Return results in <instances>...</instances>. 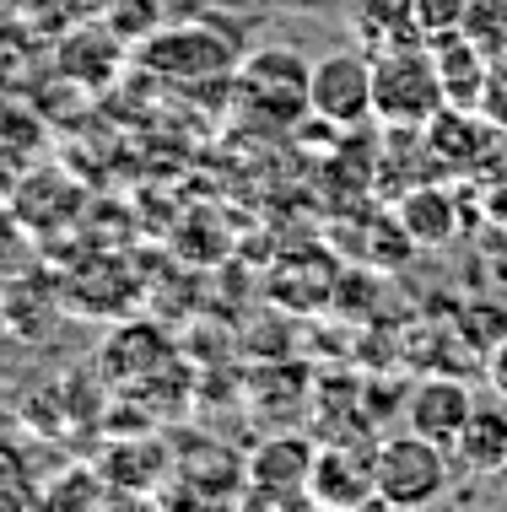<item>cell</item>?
<instances>
[{
	"label": "cell",
	"mask_w": 507,
	"mask_h": 512,
	"mask_svg": "<svg viewBox=\"0 0 507 512\" xmlns=\"http://www.w3.org/2000/svg\"><path fill=\"white\" fill-rule=\"evenodd\" d=\"M464 38H470L475 49H486L491 60H502L507 54V0H470Z\"/></svg>",
	"instance_id": "obj_12"
},
{
	"label": "cell",
	"mask_w": 507,
	"mask_h": 512,
	"mask_svg": "<svg viewBox=\"0 0 507 512\" xmlns=\"http://www.w3.org/2000/svg\"><path fill=\"white\" fill-rule=\"evenodd\" d=\"M400 227H405L410 243H448L459 227L454 200H448L443 189H410L400 200Z\"/></svg>",
	"instance_id": "obj_11"
},
{
	"label": "cell",
	"mask_w": 507,
	"mask_h": 512,
	"mask_svg": "<svg viewBox=\"0 0 507 512\" xmlns=\"http://www.w3.org/2000/svg\"><path fill=\"white\" fill-rule=\"evenodd\" d=\"M486 108L497 119H507V54H502V60H491V98H486Z\"/></svg>",
	"instance_id": "obj_14"
},
{
	"label": "cell",
	"mask_w": 507,
	"mask_h": 512,
	"mask_svg": "<svg viewBox=\"0 0 507 512\" xmlns=\"http://www.w3.org/2000/svg\"><path fill=\"white\" fill-rule=\"evenodd\" d=\"M448 108L432 44H400L373 54V119L394 135H421Z\"/></svg>",
	"instance_id": "obj_1"
},
{
	"label": "cell",
	"mask_w": 507,
	"mask_h": 512,
	"mask_svg": "<svg viewBox=\"0 0 507 512\" xmlns=\"http://www.w3.org/2000/svg\"><path fill=\"white\" fill-rule=\"evenodd\" d=\"M373 475H378V502L383 507H432L448 496V480H454V464H448V448L421 432H400L383 437L373 448Z\"/></svg>",
	"instance_id": "obj_2"
},
{
	"label": "cell",
	"mask_w": 507,
	"mask_h": 512,
	"mask_svg": "<svg viewBox=\"0 0 507 512\" xmlns=\"http://www.w3.org/2000/svg\"><path fill=\"white\" fill-rule=\"evenodd\" d=\"M464 17H470V0H416V22L427 44L464 33Z\"/></svg>",
	"instance_id": "obj_13"
},
{
	"label": "cell",
	"mask_w": 507,
	"mask_h": 512,
	"mask_svg": "<svg viewBox=\"0 0 507 512\" xmlns=\"http://www.w3.org/2000/svg\"><path fill=\"white\" fill-rule=\"evenodd\" d=\"M491 378H497V389L507 394V335H502V351L491 356Z\"/></svg>",
	"instance_id": "obj_15"
},
{
	"label": "cell",
	"mask_w": 507,
	"mask_h": 512,
	"mask_svg": "<svg viewBox=\"0 0 507 512\" xmlns=\"http://www.w3.org/2000/svg\"><path fill=\"white\" fill-rule=\"evenodd\" d=\"M313 459H319V448L308 437H297V432L265 437L249 453V464H243V502L249 507H303L308 502L313 507V496H308Z\"/></svg>",
	"instance_id": "obj_4"
},
{
	"label": "cell",
	"mask_w": 507,
	"mask_h": 512,
	"mask_svg": "<svg viewBox=\"0 0 507 512\" xmlns=\"http://www.w3.org/2000/svg\"><path fill=\"white\" fill-rule=\"evenodd\" d=\"M432 54H437V71H443L448 108H470V114H486V98H491V54L475 49L464 33L437 38Z\"/></svg>",
	"instance_id": "obj_7"
},
{
	"label": "cell",
	"mask_w": 507,
	"mask_h": 512,
	"mask_svg": "<svg viewBox=\"0 0 507 512\" xmlns=\"http://www.w3.org/2000/svg\"><path fill=\"white\" fill-rule=\"evenodd\" d=\"M454 453H459L470 469H481V475H497V469H507V415H502V410H475L470 421H464Z\"/></svg>",
	"instance_id": "obj_10"
},
{
	"label": "cell",
	"mask_w": 507,
	"mask_h": 512,
	"mask_svg": "<svg viewBox=\"0 0 507 512\" xmlns=\"http://www.w3.org/2000/svg\"><path fill=\"white\" fill-rule=\"evenodd\" d=\"M308 114L335 130H356L373 119V54L367 49H330L308 71Z\"/></svg>",
	"instance_id": "obj_5"
},
{
	"label": "cell",
	"mask_w": 507,
	"mask_h": 512,
	"mask_svg": "<svg viewBox=\"0 0 507 512\" xmlns=\"http://www.w3.org/2000/svg\"><path fill=\"white\" fill-rule=\"evenodd\" d=\"M470 415H475V399L454 378H432V383H421V389L410 394V432L443 442V448H454V442H459V432H464Z\"/></svg>",
	"instance_id": "obj_8"
},
{
	"label": "cell",
	"mask_w": 507,
	"mask_h": 512,
	"mask_svg": "<svg viewBox=\"0 0 507 512\" xmlns=\"http://www.w3.org/2000/svg\"><path fill=\"white\" fill-rule=\"evenodd\" d=\"M135 60L146 71L168 76V81H205V76H227L243 65V49L232 44V33H216L205 22H178L157 27L135 44Z\"/></svg>",
	"instance_id": "obj_3"
},
{
	"label": "cell",
	"mask_w": 507,
	"mask_h": 512,
	"mask_svg": "<svg viewBox=\"0 0 507 512\" xmlns=\"http://www.w3.org/2000/svg\"><path fill=\"white\" fill-rule=\"evenodd\" d=\"M351 33L367 54L400 49V44H427V38H421V22H416V0H356Z\"/></svg>",
	"instance_id": "obj_9"
},
{
	"label": "cell",
	"mask_w": 507,
	"mask_h": 512,
	"mask_svg": "<svg viewBox=\"0 0 507 512\" xmlns=\"http://www.w3.org/2000/svg\"><path fill=\"white\" fill-rule=\"evenodd\" d=\"M308 496H313V507H367V502H378L373 448H319Z\"/></svg>",
	"instance_id": "obj_6"
}]
</instances>
